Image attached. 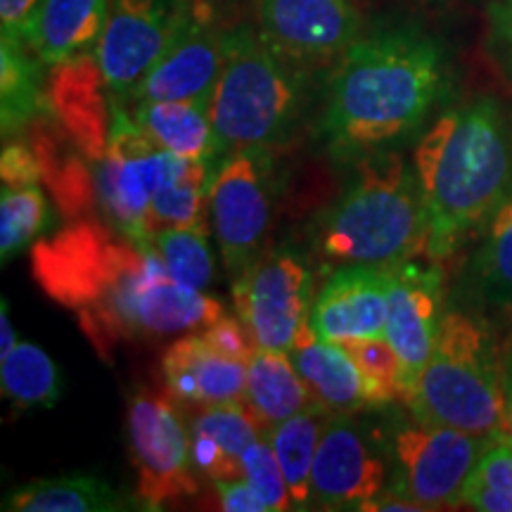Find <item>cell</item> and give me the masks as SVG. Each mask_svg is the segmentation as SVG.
Masks as SVG:
<instances>
[{
  "label": "cell",
  "mask_w": 512,
  "mask_h": 512,
  "mask_svg": "<svg viewBox=\"0 0 512 512\" xmlns=\"http://www.w3.org/2000/svg\"><path fill=\"white\" fill-rule=\"evenodd\" d=\"M43 292L79 318L102 358L124 342L200 332L226 313L219 299L166 271L152 242H136L98 219L72 221L31 252Z\"/></svg>",
  "instance_id": "1"
},
{
  "label": "cell",
  "mask_w": 512,
  "mask_h": 512,
  "mask_svg": "<svg viewBox=\"0 0 512 512\" xmlns=\"http://www.w3.org/2000/svg\"><path fill=\"white\" fill-rule=\"evenodd\" d=\"M448 83L437 38L415 27L366 31L328 72L320 138L342 162L394 150L425 126Z\"/></svg>",
  "instance_id": "2"
},
{
  "label": "cell",
  "mask_w": 512,
  "mask_h": 512,
  "mask_svg": "<svg viewBox=\"0 0 512 512\" xmlns=\"http://www.w3.org/2000/svg\"><path fill=\"white\" fill-rule=\"evenodd\" d=\"M427 211V259L446 261L512 192V124L494 98L441 112L413 152Z\"/></svg>",
  "instance_id": "3"
},
{
  "label": "cell",
  "mask_w": 512,
  "mask_h": 512,
  "mask_svg": "<svg viewBox=\"0 0 512 512\" xmlns=\"http://www.w3.org/2000/svg\"><path fill=\"white\" fill-rule=\"evenodd\" d=\"M427 211L415 164L387 150L358 159L356 178L320 216L318 252L332 266L427 259Z\"/></svg>",
  "instance_id": "4"
},
{
  "label": "cell",
  "mask_w": 512,
  "mask_h": 512,
  "mask_svg": "<svg viewBox=\"0 0 512 512\" xmlns=\"http://www.w3.org/2000/svg\"><path fill=\"white\" fill-rule=\"evenodd\" d=\"M313 74L268 46L259 29L230 27L226 57L209 98V117L228 155L245 147L280 150L302 124Z\"/></svg>",
  "instance_id": "5"
},
{
  "label": "cell",
  "mask_w": 512,
  "mask_h": 512,
  "mask_svg": "<svg viewBox=\"0 0 512 512\" xmlns=\"http://www.w3.org/2000/svg\"><path fill=\"white\" fill-rule=\"evenodd\" d=\"M505 377L494 328L477 313L448 309L406 406L415 420L486 439L508 437Z\"/></svg>",
  "instance_id": "6"
},
{
  "label": "cell",
  "mask_w": 512,
  "mask_h": 512,
  "mask_svg": "<svg viewBox=\"0 0 512 512\" xmlns=\"http://www.w3.org/2000/svg\"><path fill=\"white\" fill-rule=\"evenodd\" d=\"M126 441L136 472V501L143 510H162L197 496L200 479L192 465L188 422L169 392L138 389L128 399Z\"/></svg>",
  "instance_id": "7"
},
{
  "label": "cell",
  "mask_w": 512,
  "mask_h": 512,
  "mask_svg": "<svg viewBox=\"0 0 512 512\" xmlns=\"http://www.w3.org/2000/svg\"><path fill=\"white\" fill-rule=\"evenodd\" d=\"M275 195V150L245 147L221 157L209 188V223L233 275L266 249Z\"/></svg>",
  "instance_id": "8"
},
{
  "label": "cell",
  "mask_w": 512,
  "mask_h": 512,
  "mask_svg": "<svg viewBox=\"0 0 512 512\" xmlns=\"http://www.w3.org/2000/svg\"><path fill=\"white\" fill-rule=\"evenodd\" d=\"M171 152L147 138L126 105L114 100L110 145L95 164V197L105 223L136 242H152L150 209Z\"/></svg>",
  "instance_id": "9"
},
{
  "label": "cell",
  "mask_w": 512,
  "mask_h": 512,
  "mask_svg": "<svg viewBox=\"0 0 512 512\" xmlns=\"http://www.w3.org/2000/svg\"><path fill=\"white\" fill-rule=\"evenodd\" d=\"M494 439L432 422H403L392 439L396 475L392 489L420 510L463 505V489Z\"/></svg>",
  "instance_id": "10"
},
{
  "label": "cell",
  "mask_w": 512,
  "mask_h": 512,
  "mask_svg": "<svg viewBox=\"0 0 512 512\" xmlns=\"http://www.w3.org/2000/svg\"><path fill=\"white\" fill-rule=\"evenodd\" d=\"M238 316L261 349L290 351L313 304V275L292 247H268L235 273Z\"/></svg>",
  "instance_id": "11"
},
{
  "label": "cell",
  "mask_w": 512,
  "mask_h": 512,
  "mask_svg": "<svg viewBox=\"0 0 512 512\" xmlns=\"http://www.w3.org/2000/svg\"><path fill=\"white\" fill-rule=\"evenodd\" d=\"M256 29L294 67L328 74L366 34V22L356 0H261Z\"/></svg>",
  "instance_id": "12"
},
{
  "label": "cell",
  "mask_w": 512,
  "mask_h": 512,
  "mask_svg": "<svg viewBox=\"0 0 512 512\" xmlns=\"http://www.w3.org/2000/svg\"><path fill=\"white\" fill-rule=\"evenodd\" d=\"M228 31L214 0H188L162 55L124 105L147 100H209L226 57Z\"/></svg>",
  "instance_id": "13"
},
{
  "label": "cell",
  "mask_w": 512,
  "mask_h": 512,
  "mask_svg": "<svg viewBox=\"0 0 512 512\" xmlns=\"http://www.w3.org/2000/svg\"><path fill=\"white\" fill-rule=\"evenodd\" d=\"M444 271L439 261L418 259L392 266L384 337L401 363L403 403L411 399L422 368L430 361L444 320Z\"/></svg>",
  "instance_id": "14"
},
{
  "label": "cell",
  "mask_w": 512,
  "mask_h": 512,
  "mask_svg": "<svg viewBox=\"0 0 512 512\" xmlns=\"http://www.w3.org/2000/svg\"><path fill=\"white\" fill-rule=\"evenodd\" d=\"M188 0H110L98 62L112 98L124 102L162 55Z\"/></svg>",
  "instance_id": "15"
},
{
  "label": "cell",
  "mask_w": 512,
  "mask_h": 512,
  "mask_svg": "<svg viewBox=\"0 0 512 512\" xmlns=\"http://www.w3.org/2000/svg\"><path fill=\"white\" fill-rule=\"evenodd\" d=\"M387 489V465L351 415L332 413L320 437L311 470V505L316 510H366Z\"/></svg>",
  "instance_id": "16"
},
{
  "label": "cell",
  "mask_w": 512,
  "mask_h": 512,
  "mask_svg": "<svg viewBox=\"0 0 512 512\" xmlns=\"http://www.w3.org/2000/svg\"><path fill=\"white\" fill-rule=\"evenodd\" d=\"M48 112L88 162L105 157L114 98L95 50L48 67Z\"/></svg>",
  "instance_id": "17"
},
{
  "label": "cell",
  "mask_w": 512,
  "mask_h": 512,
  "mask_svg": "<svg viewBox=\"0 0 512 512\" xmlns=\"http://www.w3.org/2000/svg\"><path fill=\"white\" fill-rule=\"evenodd\" d=\"M392 266H337L313 297L309 323L320 339L384 337Z\"/></svg>",
  "instance_id": "18"
},
{
  "label": "cell",
  "mask_w": 512,
  "mask_h": 512,
  "mask_svg": "<svg viewBox=\"0 0 512 512\" xmlns=\"http://www.w3.org/2000/svg\"><path fill=\"white\" fill-rule=\"evenodd\" d=\"M166 392L185 406L245 401L247 363L235 361L202 335L176 339L162 356Z\"/></svg>",
  "instance_id": "19"
},
{
  "label": "cell",
  "mask_w": 512,
  "mask_h": 512,
  "mask_svg": "<svg viewBox=\"0 0 512 512\" xmlns=\"http://www.w3.org/2000/svg\"><path fill=\"white\" fill-rule=\"evenodd\" d=\"M290 351L311 396L328 411L342 415L375 411L368 380L354 356L339 342L320 339L309 320L302 325Z\"/></svg>",
  "instance_id": "20"
},
{
  "label": "cell",
  "mask_w": 512,
  "mask_h": 512,
  "mask_svg": "<svg viewBox=\"0 0 512 512\" xmlns=\"http://www.w3.org/2000/svg\"><path fill=\"white\" fill-rule=\"evenodd\" d=\"M190 415V453L197 475L211 479L240 477L242 456L261 437L259 422L245 401L214 403Z\"/></svg>",
  "instance_id": "21"
},
{
  "label": "cell",
  "mask_w": 512,
  "mask_h": 512,
  "mask_svg": "<svg viewBox=\"0 0 512 512\" xmlns=\"http://www.w3.org/2000/svg\"><path fill=\"white\" fill-rule=\"evenodd\" d=\"M124 105V102H121ZM147 138L190 162H221L209 100H147L126 105Z\"/></svg>",
  "instance_id": "22"
},
{
  "label": "cell",
  "mask_w": 512,
  "mask_h": 512,
  "mask_svg": "<svg viewBox=\"0 0 512 512\" xmlns=\"http://www.w3.org/2000/svg\"><path fill=\"white\" fill-rule=\"evenodd\" d=\"M110 0H41L27 43L48 67L98 48Z\"/></svg>",
  "instance_id": "23"
},
{
  "label": "cell",
  "mask_w": 512,
  "mask_h": 512,
  "mask_svg": "<svg viewBox=\"0 0 512 512\" xmlns=\"http://www.w3.org/2000/svg\"><path fill=\"white\" fill-rule=\"evenodd\" d=\"M48 64L29 43L0 36V128L15 138L48 114Z\"/></svg>",
  "instance_id": "24"
},
{
  "label": "cell",
  "mask_w": 512,
  "mask_h": 512,
  "mask_svg": "<svg viewBox=\"0 0 512 512\" xmlns=\"http://www.w3.org/2000/svg\"><path fill=\"white\" fill-rule=\"evenodd\" d=\"M313 396L299 375L287 351L256 349L247 363V396L245 403L259 422L261 434L275 430L280 422L297 415L309 406Z\"/></svg>",
  "instance_id": "25"
},
{
  "label": "cell",
  "mask_w": 512,
  "mask_h": 512,
  "mask_svg": "<svg viewBox=\"0 0 512 512\" xmlns=\"http://www.w3.org/2000/svg\"><path fill=\"white\" fill-rule=\"evenodd\" d=\"M138 508L105 479L93 475H62L36 479L5 498L12 512H121Z\"/></svg>",
  "instance_id": "26"
},
{
  "label": "cell",
  "mask_w": 512,
  "mask_h": 512,
  "mask_svg": "<svg viewBox=\"0 0 512 512\" xmlns=\"http://www.w3.org/2000/svg\"><path fill=\"white\" fill-rule=\"evenodd\" d=\"M332 418V411L313 399L309 406L297 415L280 422L275 430L266 434L268 444L273 446L278 463L290 491L294 510H311V470L316 451L323 437L325 425Z\"/></svg>",
  "instance_id": "27"
},
{
  "label": "cell",
  "mask_w": 512,
  "mask_h": 512,
  "mask_svg": "<svg viewBox=\"0 0 512 512\" xmlns=\"http://www.w3.org/2000/svg\"><path fill=\"white\" fill-rule=\"evenodd\" d=\"M216 162H190L171 157L150 209L152 235L162 228L209 226V188Z\"/></svg>",
  "instance_id": "28"
},
{
  "label": "cell",
  "mask_w": 512,
  "mask_h": 512,
  "mask_svg": "<svg viewBox=\"0 0 512 512\" xmlns=\"http://www.w3.org/2000/svg\"><path fill=\"white\" fill-rule=\"evenodd\" d=\"M465 275L479 302L512 306V192L484 223Z\"/></svg>",
  "instance_id": "29"
},
{
  "label": "cell",
  "mask_w": 512,
  "mask_h": 512,
  "mask_svg": "<svg viewBox=\"0 0 512 512\" xmlns=\"http://www.w3.org/2000/svg\"><path fill=\"white\" fill-rule=\"evenodd\" d=\"M3 394L19 408H53L62 394L60 370L55 361L34 342H17V347L0 356Z\"/></svg>",
  "instance_id": "30"
},
{
  "label": "cell",
  "mask_w": 512,
  "mask_h": 512,
  "mask_svg": "<svg viewBox=\"0 0 512 512\" xmlns=\"http://www.w3.org/2000/svg\"><path fill=\"white\" fill-rule=\"evenodd\" d=\"M166 271L178 283L204 292L214 283V254L209 247V226L162 228L152 235Z\"/></svg>",
  "instance_id": "31"
},
{
  "label": "cell",
  "mask_w": 512,
  "mask_h": 512,
  "mask_svg": "<svg viewBox=\"0 0 512 512\" xmlns=\"http://www.w3.org/2000/svg\"><path fill=\"white\" fill-rule=\"evenodd\" d=\"M50 223L48 200L38 185L3 188L0 195V256L8 264L12 256L41 238Z\"/></svg>",
  "instance_id": "32"
},
{
  "label": "cell",
  "mask_w": 512,
  "mask_h": 512,
  "mask_svg": "<svg viewBox=\"0 0 512 512\" xmlns=\"http://www.w3.org/2000/svg\"><path fill=\"white\" fill-rule=\"evenodd\" d=\"M463 505L479 512H512V437L491 441L467 479Z\"/></svg>",
  "instance_id": "33"
},
{
  "label": "cell",
  "mask_w": 512,
  "mask_h": 512,
  "mask_svg": "<svg viewBox=\"0 0 512 512\" xmlns=\"http://www.w3.org/2000/svg\"><path fill=\"white\" fill-rule=\"evenodd\" d=\"M242 475L259 491V496L266 501L268 510H292V498L290 491H287L283 467H280L278 456H275L273 446L268 444L264 434L247 446L245 456H242Z\"/></svg>",
  "instance_id": "34"
},
{
  "label": "cell",
  "mask_w": 512,
  "mask_h": 512,
  "mask_svg": "<svg viewBox=\"0 0 512 512\" xmlns=\"http://www.w3.org/2000/svg\"><path fill=\"white\" fill-rule=\"evenodd\" d=\"M0 178L3 188H29L43 181V164L31 140L5 138L0 155Z\"/></svg>",
  "instance_id": "35"
},
{
  "label": "cell",
  "mask_w": 512,
  "mask_h": 512,
  "mask_svg": "<svg viewBox=\"0 0 512 512\" xmlns=\"http://www.w3.org/2000/svg\"><path fill=\"white\" fill-rule=\"evenodd\" d=\"M202 337L207 339L211 347L219 349L221 354L235 358V361L249 363V358L259 349V344H256L252 332L245 325V320L240 316H226V313L211 320L207 328H202Z\"/></svg>",
  "instance_id": "36"
},
{
  "label": "cell",
  "mask_w": 512,
  "mask_h": 512,
  "mask_svg": "<svg viewBox=\"0 0 512 512\" xmlns=\"http://www.w3.org/2000/svg\"><path fill=\"white\" fill-rule=\"evenodd\" d=\"M216 496H219L221 510L226 512H271L259 491L249 484L245 475L240 477H219L211 479Z\"/></svg>",
  "instance_id": "37"
},
{
  "label": "cell",
  "mask_w": 512,
  "mask_h": 512,
  "mask_svg": "<svg viewBox=\"0 0 512 512\" xmlns=\"http://www.w3.org/2000/svg\"><path fill=\"white\" fill-rule=\"evenodd\" d=\"M41 0H0V36L27 43Z\"/></svg>",
  "instance_id": "38"
},
{
  "label": "cell",
  "mask_w": 512,
  "mask_h": 512,
  "mask_svg": "<svg viewBox=\"0 0 512 512\" xmlns=\"http://www.w3.org/2000/svg\"><path fill=\"white\" fill-rule=\"evenodd\" d=\"M491 34L501 62L512 74V0H498L491 8Z\"/></svg>",
  "instance_id": "39"
},
{
  "label": "cell",
  "mask_w": 512,
  "mask_h": 512,
  "mask_svg": "<svg viewBox=\"0 0 512 512\" xmlns=\"http://www.w3.org/2000/svg\"><path fill=\"white\" fill-rule=\"evenodd\" d=\"M17 347V332L10 323V311H8V302H0V356L8 354Z\"/></svg>",
  "instance_id": "40"
},
{
  "label": "cell",
  "mask_w": 512,
  "mask_h": 512,
  "mask_svg": "<svg viewBox=\"0 0 512 512\" xmlns=\"http://www.w3.org/2000/svg\"><path fill=\"white\" fill-rule=\"evenodd\" d=\"M505 413H508V437H512V366L505 377Z\"/></svg>",
  "instance_id": "41"
},
{
  "label": "cell",
  "mask_w": 512,
  "mask_h": 512,
  "mask_svg": "<svg viewBox=\"0 0 512 512\" xmlns=\"http://www.w3.org/2000/svg\"><path fill=\"white\" fill-rule=\"evenodd\" d=\"M510 366H512V363H510Z\"/></svg>",
  "instance_id": "42"
}]
</instances>
